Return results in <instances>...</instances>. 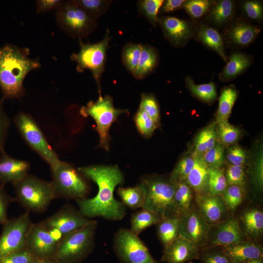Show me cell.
Instances as JSON below:
<instances>
[{
	"label": "cell",
	"mask_w": 263,
	"mask_h": 263,
	"mask_svg": "<svg viewBox=\"0 0 263 263\" xmlns=\"http://www.w3.org/2000/svg\"><path fill=\"white\" fill-rule=\"evenodd\" d=\"M78 170L85 178L94 182L98 188L94 197L76 201L80 212L89 219L101 217L109 220L122 219L126 214L125 206L113 195L115 187L124 180L118 167L94 165Z\"/></svg>",
	"instance_id": "1"
},
{
	"label": "cell",
	"mask_w": 263,
	"mask_h": 263,
	"mask_svg": "<svg viewBox=\"0 0 263 263\" xmlns=\"http://www.w3.org/2000/svg\"><path fill=\"white\" fill-rule=\"evenodd\" d=\"M39 261L26 248L0 257V263H36Z\"/></svg>",
	"instance_id": "48"
},
{
	"label": "cell",
	"mask_w": 263,
	"mask_h": 263,
	"mask_svg": "<svg viewBox=\"0 0 263 263\" xmlns=\"http://www.w3.org/2000/svg\"><path fill=\"white\" fill-rule=\"evenodd\" d=\"M61 0H39L37 1V12H46L52 10H56L61 4Z\"/></svg>",
	"instance_id": "55"
},
{
	"label": "cell",
	"mask_w": 263,
	"mask_h": 263,
	"mask_svg": "<svg viewBox=\"0 0 263 263\" xmlns=\"http://www.w3.org/2000/svg\"><path fill=\"white\" fill-rule=\"evenodd\" d=\"M162 219L156 214L142 208L133 213L131 218L130 231L139 236L147 228L156 225Z\"/></svg>",
	"instance_id": "28"
},
{
	"label": "cell",
	"mask_w": 263,
	"mask_h": 263,
	"mask_svg": "<svg viewBox=\"0 0 263 263\" xmlns=\"http://www.w3.org/2000/svg\"><path fill=\"white\" fill-rule=\"evenodd\" d=\"M73 2L92 17L97 19L108 10L112 0H73Z\"/></svg>",
	"instance_id": "35"
},
{
	"label": "cell",
	"mask_w": 263,
	"mask_h": 263,
	"mask_svg": "<svg viewBox=\"0 0 263 263\" xmlns=\"http://www.w3.org/2000/svg\"><path fill=\"white\" fill-rule=\"evenodd\" d=\"M56 20L59 27L73 38H85L92 33L97 24L92 17L73 0H63L56 10Z\"/></svg>",
	"instance_id": "7"
},
{
	"label": "cell",
	"mask_w": 263,
	"mask_h": 263,
	"mask_svg": "<svg viewBox=\"0 0 263 263\" xmlns=\"http://www.w3.org/2000/svg\"><path fill=\"white\" fill-rule=\"evenodd\" d=\"M250 64V60L245 55L240 53L233 54L222 72L221 77L223 79L235 77L246 68Z\"/></svg>",
	"instance_id": "32"
},
{
	"label": "cell",
	"mask_w": 263,
	"mask_h": 263,
	"mask_svg": "<svg viewBox=\"0 0 263 263\" xmlns=\"http://www.w3.org/2000/svg\"><path fill=\"white\" fill-rule=\"evenodd\" d=\"M260 32V29L257 27L240 23L232 28L229 36L234 42L246 45L252 42Z\"/></svg>",
	"instance_id": "31"
},
{
	"label": "cell",
	"mask_w": 263,
	"mask_h": 263,
	"mask_svg": "<svg viewBox=\"0 0 263 263\" xmlns=\"http://www.w3.org/2000/svg\"><path fill=\"white\" fill-rule=\"evenodd\" d=\"M224 146L217 141L213 148L201 157L208 168L221 169L224 163Z\"/></svg>",
	"instance_id": "43"
},
{
	"label": "cell",
	"mask_w": 263,
	"mask_h": 263,
	"mask_svg": "<svg viewBox=\"0 0 263 263\" xmlns=\"http://www.w3.org/2000/svg\"><path fill=\"white\" fill-rule=\"evenodd\" d=\"M228 186L225 174L221 169H208V194L221 196Z\"/></svg>",
	"instance_id": "37"
},
{
	"label": "cell",
	"mask_w": 263,
	"mask_h": 263,
	"mask_svg": "<svg viewBox=\"0 0 263 263\" xmlns=\"http://www.w3.org/2000/svg\"><path fill=\"white\" fill-rule=\"evenodd\" d=\"M179 236L188 240L200 250L206 247L210 225L198 209L192 207L180 215Z\"/></svg>",
	"instance_id": "14"
},
{
	"label": "cell",
	"mask_w": 263,
	"mask_h": 263,
	"mask_svg": "<svg viewBox=\"0 0 263 263\" xmlns=\"http://www.w3.org/2000/svg\"><path fill=\"white\" fill-rule=\"evenodd\" d=\"M32 223L29 212L26 211L3 224L0 235V257L26 248V236Z\"/></svg>",
	"instance_id": "12"
},
{
	"label": "cell",
	"mask_w": 263,
	"mask_h": 263,
	"mask_svg": "<svg viewBox=\"0 0 263 263\" xmlns=\"http://www.w3.org/2000/svg\"><path fill=\"white\" fill-rule=\"evenodd\" d=\"M198 210L203 218L210 225L219 223L228 216V212L220 195L208 194L195 197Z\"/></svg>",
	"instance_id": "18"
},
{
	"label": "cell",
	"mask_w": 263,
	"mask_h": 263,
	"mask_svg": "<svg viewBox=\"0 0 263 263\" xmlns=\"http://www.w3.org/2000/svg\"><path fill=\"white\" fill-rule=\"evenodd\" d=\"M185 1L184 0H167L164 1L160 10L161 12H169L178 9Z\"/></svg>",
	"instance_id": "56"
},
{
	"label": "cell",
	"mask_w": 263,
	"mask_h": 263,
	"mask_svg": "<svg viewBox=\"0 0 263 263\" xmlns=\"http://www.w3.org/2000/svg\"><path fill=\"white\" fill-rule=\"evenodd\" d=\"M217 142L216 124H211L202 129L196 136L194 141L193 154L202 156Z\"/></svg>",
	"instance_id": "26"
},
{
	"label": "cell",
	"mask_w": 263,
	"mask_h": 263,
	"mask_svg": "<svg viewBox=\"0 0 263 263\" xmlns=\"http://www.w3.org/2000/svg\"><path fill=\"white\" fill-rule=\"evenodd\" d=\"M221 196L229 211H234L243 201L244 197V187L228 185Z\"/></svg>",
	"instance_id": "38"
},
{
	"label": "cell",
	"mask_w": 263,
	"mask_h": 263,
	"mask_svg": "<svg viewBox=\"0 0 263 263\" xmlns=\"http://www.w3.org/2000/svg\"><path fill=\"white\" fill-rule=\"evenodd\" d=\"M110 40L109 29H107L103 38L97 43H86L83 42L81 39H79L80 50L71 56V59L77 64L76 70L78 72L82 73L86 69L91 71L99 94H101V77L105 70L106 52Z\"/></svg>",
	"instance_id": "8"
},
{
	"label": "cell",
	"mask_w": 263,
	"mask_h": 263,
	"mask_svg": "<svg viewBox=\"0 0 263 263\" xmlns=\"http://www.w3.org/2000/svg\"><path fill=\"white\" fill-rule=\"evenodd\" d=\"M202 263H232L221 247L206 248L200 252Z\"/></svg>",
	"instance_id": "45"
},
{
	"label": "cell",
	"mask_w": 263,
	"mask_h": 263,
	"mask_svg": "<svg viewBox=\"0 0 263 263\" xmlns=\"http://www.w3.org/2000/svg\"><path fill=\"white\" fill-rule=\"evenodd\" d=\"M228 185H236L242 187L245 184V173L243 166L230 165L225 174Z\"/></svg>",
	"instance_id": "50"
},
{
	"label": "cell",
	"mask_w": 263,
	"mask_h": 263,
	"mask_svg": "<svg viewBox=\"0 0 263 263\" xmlns=\"http://www.w3.org/2000/svg\"><path fill=\"white\" fill-rule=\"evenodd\" d=\"M244 231L252 239L257 238L263 231V213L256 208L245 210L240 217Z\"/></svg>",
	"instance_id": "23"
},
{
	"label": "cell",
	"mask_w": 263,
	"mask_h": 263,
	"mask_svg": "<svg viewBox=\"0 0 263 263\" xmlns=\"http://www.w3.org/2000/svg\"><path fill=\"white\" fill-rule=\"evenodd\" d=\"M113 248L122 263H157L139 236L130 229L121 228L116 232Z\"/></svg>",
	"instance_id": "11"
},
{
	"label": "cell",
	"mask_w": 263,
	"mask_h": 263,
	"mask_svg": "<svg viewBox=\"0 0 263 263\" xmlns=\"http://www.w3.org/2000/svg\"><path fill=\"white\" fill-rule=\"evenodd\" d=\"M52 181L56 198L75 201L87 198L89 191L85 178L72 165L60 161L51 168Z\"/></svg>",
	"instance_id": "6"
},
{
	"label": "cell",
	"mask_w": 263,
	"mask_h": 263,
	"mask_svg": "<svg viewBox=\"0 0 263 263\" xmlns=\"http://www.w3.org/2000/svg\"><path fill=\"white\" fill-rule=\"evenodd\" d=\"M237 97V91L234 87H226L223 90L219 97L216 123L228 120Z\"/></svg>",
	"instance_id": "29"
},
{
	"label": "cell",
	"mask_w": 263,
	"mask_h": 263,
	"mask_svg": "<svg viewBox=\"0 0 263 263\" xmlns=\"http://www.w3.org/2000/svg\"><path fill=\"white\" fill-rule=\"evenodd\" d=\"M244 236L240 221L228 216L219 223L210 225L207 244L205 248L232 245L244 241Z\"/></svg>",
	"instance_id": "15"
},
{
	"label": "cell",
	"mask_w": 263,
	"mask_h": 263,
	"mask_svg": "<svg viewBox=\"0 0 263 263\" xmlns=\"http://www.w3.org/2000/svg\"><path fill=\"white\" fill-rule=\"evenodd\" d=\"M145 197L142 207L161 219L178 215L174 203L175 185L169 179L150 176L143 178L138 185Z\"/></svg>",
	"instance_id": "3"
},
{
	"label": "cell",
	"mask_w": 263,
	"mask_h": 263,
	"mask_svg": "<svg viewBox=\"0 0 263 263\" xmlns=\"http://www.w3.org/2000/svg\"><path fill=\"white\" fill-rule=\"evenodd\" d=\"M13 186L16 200L29 212L45 211L56 198L51 183L33 175L28 174Z\"/></svg>",
	"instance_id": "4"
},
{
	"label": "cell",
	"mask_w": 263,
	"mask_h": 263,
	"mask_svg": "<svg viewBox=\"0 0 263 263\" xmlns=\"http://www.w3.org/2000/svg\"><path fill=\"white\" fill-rule=\"evenodd\" d=\"M93 221L84 216L79 209L68 204L40 223L48 230L57 231L63 236L86 226Z\"/></svg>",
	"instance_id": "13"
},
{
	"label": "cell",
	"mask_w": 263,
	"mask_h": 263,
	"mask_svg": "<svg viewBox=\"0 0 263 263\" xmlns=\"http://www.w3.org/2000/svg\"><path fill=\"white\" fill-rule=\"evenodd\" d=\"M174 185V203L177 212L180 216L192 207L193 191L185 181L177 182Z\"/></svg>",
	"instance_id": "27"
},
{
	"label": "cell",
	"mask_w": 263,
	"mask_h": 263,
	"mask_svg": "<svg viewBox=\"0 0 263 263\" xmlns=\"http://www.w3.org/2000/svg\"><path fill=\"white\" fill-rule=\"evenodd\" d=\"M97 222L62 237L59 241L55 257L58 263H75L84 258L94 245Z\"/></svg>",
	"instance_id": "5"
},
{
	"label": "cell",
	"mask_w": 263,
	"mask_h": 263,
	"mask_svg": "<svg viewBox=\"0 0 263 263\" xmlns=\"http://www.w3.org/2000/svg\"><path fill=\"white\" fill-rule=\"evenodd\" d=\"M10 120L3 111L0 103V151L4 150L3 146L10 127Z\"/></svg>",
	"instance_id": "54"
},
{
	"label": "cell",
	"mask_w": 263,
	"mask_h": 263,
	"mask_svg": "<svg viewBox=\"0 0 263 263\" xmlns=\"http://www.w3.org/2000/svg\"><path fill=\"white\" fill-rule=\"evenodd\" d=\"M163 0H141L137 3L139 12L153 25L158 22L157 15L164 2Z\"/></svg>",
	"instance_id": "40"
},
{
	"label": "cell",
	"mask_w": 263,
	"mask_h": 263,
	"mask_svg": "<svg viewBox=\"0 0 263 263\" xmlns=\"http://www.w3.org/2000/svg\"><path fill=\"white\" fill-rule=\"evenodd\" d=\"M127 112L115 108L112 98L109 95L102 96L101 94L96 101H91L80 109L83 115L90 116L95 121L100 138L99 146L107 150L109 148V132L111 125L120 114Z\"/></svg>",
	"instance_id": "9"
},
{
	"label": "cell",
	"mask_w": 263,
	"mask_h": 263,
	"mask_svg": "<svg viewBox=\"0 0 263 263\" xmlns=\"http://www.w3.org/2000/svg\"><path fill=\"white\" fill-rule=\"evenodd\" d=\"M159 22L166 38L175 45H180L190 35V28L183 20L166 17L161 18Z\"/></svg>",
	"instance_id": "22"
},
{
	"label": "cell",
	"mask_w": 263,
	"mask_h": 263,
	"mask_svg": "<svg viewBox=\"0 0 263 263\" xmlns=\"http://www.w3.org/2000/svg\"><path fill=\"white\" fill-rule=\"evenodd\" d=\"M0 182L2 185L18 182L26 175L30 169V163L25 160L9 156L4 150L0 151Z\"/></svg>",
	"instance_id": "19"
},
{
	"label": "cell",
	"mask_w": 263,
	"mask_h": 263,
	"mask_svg": "<svg viewBox=\"0 0 263 263\" xmlns=\"http://www.w3.org/2000/svg\"><path fill=\"white\" fill-rule=\"evenodd\" d=\"M200 250L191 241L179 236L164 247L161 261L167 263H186L198 259Z\"/></svg>",
	"instance_id": "17"
},
{
	"label": "cell",
	"mask_w": 263,
	"mask_h": 263,
	"mask_svg": "<svg viewBox=\"0 0 263 263\" xmlns=\"http://www.w3.org/2000/svg\"><path fill=\"white\" fill-rule=\"evenodd\" d=\"M233 10V1L229 0H221L212 9L211 18L216 24H222L231 17Z\"/></svg>",
	"instance_id": "44"
},
{
	"label": "cell",
	"mask_w": 263,
	"mask_h": 263,
	"mask_svg": "<svg viewBox=\"0 0 263 263\" xmlns=\"http://www.w3.org/2000/svg\"><path fill=\"white\" fill-rule=\"evenodd\" d=\"M14 121L25 142L49 164L50 168L60 161V160L49 145L42 131L30 115L25 113H20L16 115Z\"/></svg>",
	"instance_id": "10"
},
{
	"label": "cell",
	"mask_w": 263,
	"mask_h": 263,
	"mask_svg": "<svg viewBox=\"0 0 263 263\" xmlns=\"http://www.w3.org/2000/svg\"><path fill=\"white\" fill-rule=\"evenodd\" d=\"M216 126L217 141L223 146L235 144L240 138L241 131L230 124L228 120L217 123Z\"/></svg>",
	"instance_id": "33"
},
{
	"label": "cell",
	"mask_w": 263,
	"mask_h": 263,
	"mask_svg": "<svg viewBox=\"0 0 263 263\" xmlns=\"http://www.w3.org/2000/svg\"><path fill=\"white\" fill-rule=\"evenodd\" d=\"M139 109L148 114L158 125L160 114L158 103L151 94H142Z\"/></svg>",
	"instance_id": "46"
},
{
	"label": "cell",
	"mask_w": 263,
	"mask_h": 263,
	"mask_svg": "<svg viewBox=\"0 0 263 263\" xmlns=\"http://www.w3.org/2000/svg\"><path fill=\"white\" fill-rule=\"evenodd\" d=\"M58 242L40 223H32L27 232L25 247L39 260H49L55 255Z\"/></svg>",
	"instance_id": "16"
},
{
	"label": "cell",
	"mask_w": 263,
	"mask_h": 263,
	"mask_svg": "<svg viewBox=\"0 0 263 263\" xmlns=\"http://www.w3.org/2000/svg\"><path fill=\"white\" fill-rule=\"evenodd\" d=\"M244 10L247 15L251 19H260L263 16V6L256 1H248L244 2Z\"/></svg>",
	"instance_id": "53"
},
{
	"label": "cell",
	"mask_w": 263,
	"mask_h": 263,
	"mask_svg": "<svg viewBox=\"0 0 263 263\" xmlns=\"http://www.w3.org/2000/svg\"><path fill=\"white\" fill-rule=\"evenodd\" d=\"M29 50L12 45L0 48V87L5 97L23 95L24 79L32 70L40 67L38 60L29 57Z\"/></svg>",
	"instance_id": "2"
},
{
	"label": "cell",
	"mask_w": 263,
	"mask_h": 263,
	"mask_svg": "<svg viewBox=\"0 0 263 263\" xmlns=\"http://www.w3.org/2000/svg\"><path fill=\"white\" fill-rule=\"evenodd\" d=\"M226 159L230 165L244 167L247 162L248 154L242 147L232 145L227 150Z\"/></svg>",
	"instance_id": "51"
},
{
	"label": "cell",
	"mask_w": 263,
	"mask_h": 263,
	"mask_svg": "<svg viewBox=\"0 0 263 263\" xmlns=\"http://www.w3.org/2000/svg\"><path fill=\"white\" fill-rule=\"evenodd\" d=\"M245 263H263V258H260L256 260H252Z\"/></svg>",
	"instance_id": "57"
},
{
	"label": "cell",
	"mask_w": 263,
	"mask_h": 263,
	"mask_svg": "<svg viewBox=\"0 0 263 263\" xmlns=\"http://www.w3.org/2000/svg\"><path fill=\"white\" fill-rule=\"evenodd\" d=\"M199 37L205 44L217 52L225 60H226L222 37L216 30L202 26L199 32Z\"/></svg>",
	"instance_id": "34"
},
{
	"label": "cell",
	"mask_w": 263,
	"mask_h": 263,
	"mask_svg": "<svg viewBox=\"0 0 263 263\" xmlns=\"http://www.w3.org/2000/svg\"><path fill=\"white\" fill-rule=\"evenodd\" d=\"M142 44L129 43L126 44L122 52V61L129 72L133 74L140 58Z\"/></svg>",
	"instance_id": "36"
},
{
	"label": "cell",
	"mask_w": 263,
	"mask_h": 263,
	"mask_svg": "<svg viewBox=\"0 0 263 263\" xmlns=\"http://www.w3.org/2000/svg\"><path fill=\"white\" fill-rule=\"evenodd\" d=\"M180 216L174 215L162 218L156 225L157 234L165 247L179 236Z\"/></svg>",
	"instance_id": "24"
},
{
	"label": "cell",
	"mask_w": 263,
	"mask_h": 263,
	"mask_svg": "<svg viewBox=\"0 0 263 263\" xmlns=\"http://www.w3.org/2000/svg\"><path fill=\"white\" fill-rule=\"evenodd\" d=\"M2 185L0 186V224L3 225L8 220L7 211L10 203L13 201Z\"/></svg>",
	"instance_id": "52"
},
{
	"label": "cell",
	"mask_w": 263,
	"mask_h": 263,
	"mask_svg": "<svg viewBox=\"0 0 263 263\" xmlns=\"http://www.w3.org/2000/svg\"><path fill=\"white\" fill-rule=\"evenodd\" d=\"M135 122L139 132L146 136L152 134L158 125L147 113L140 109L135 114Z\"/></svg>",
	"instance_id": "47"
},
{
	"label": "cell",
	"mask_w": 263,
	"mask_h": 263,
	"mask_svg": "<svg viewBox=\"0 0 263 263\" xmlns=\"http://www.w3.org/2000/svg\"><path fill=\"white\" fill-rule=\"evenodd\" d=\"M251 180L254 188L259 191L263 187V152L262 146L255 151L251 168Z\"/></svg>",
	"instance_id": "39"
},
{
	"label": "cell",
	"mask_w": 263,
	"mask_h": 263,
	"mask_svg": "<svg viewBox=\"0 0 263 263\" xmlns=\"http://www.w3.org/2000/svg\"><path fill=\"white\" fill-rule=\"evenodd\" d=\"M221 248L232 263H245L263 258L262 246L253 242L244 241Z\"/></svg>",
	"instance_id": "20"
},
{
	"label": "cell",
	"mask_w": 263,
	"mask_h": 263,
	"mask_svg": "<svg viewBox=\"0 0 263 263\" xmlns=\"http://www.w3.org/2000/svg\"><path fill=\"white\" fill-rule=\"evenodd\" d=\"M194 164L185 181L195 194V197L208 193L209 168L202 157L193 154Z\"/></svg>",
	"instance_id": "21"
},
{
	"label": "cell",
	"mask_w": 263,
	"mask_h": 263,
	"mask_svg": "<svg viewBox=\"0 0 263 263\" xmlns=\"http://www.w3.org/2000/svg\"><path fill=\"white\" fill-rule=\"evenodd\" d=\"M212 2L207 0H191L184 2L183 6L193 18L202 17L209 9Z\"/></svg>",
	"instance_id": "49"
},
{
	"label": "cell",
	"mask_w": 263,
	"mask_h": 263,
	"mask_svg": "<svg viewBox=\"0 0 263 263\" xmlns=\"http://www.w3.org/2000/svg\"><path fill=\"white\" fill-rule=\"evenodd\" d=\"M189 263H192V262H189Z\"/></svg>",
	"instance_id": "59"
},
{
	"label": "cell",
	"mask_w": 263,
	"mask_h": 263,
	"mask_svg": "<svg viewBox=\"0 0 263 263\" xmlns=\"http://www.w3.org/2000/svg\"><path fill=\"white\" fill-rule=\"evenodd\" d=\"M117 193L122 203L131 209L142 208L144 204V193L138 186L135 187L119 188Z\"/></svg>",
	"instance_id": "30"
},
{
	"label": "cell",
	"mask_w": 263,
	"mask_h": 263,
	"mask_svg": "<svg viewBox=\"0 0 263 263\" xmlns=\"http://www.w3.org/2000/svg\"><path fill=\"white\" fill-rule=\"evenodd\" d=\"M187 84L191 92L196 96L206 101H211L216 97V91L213 82L196 85L192 79L187 76L186 79Z\"/></svg>",
	"instance_id": "41"
},
{
	"label": "cell",
	"mask_w": 263,
	"mask_h": 263,
	"mask_svg": "<svg viewBox=\"0 0 263 263\" xmlns=\"http://www.w3.org/2000/svg\"><path fill=\"white\" fill-rule=\"evenodd\" d=\"M36 263H58L52 262L50 260H40Z\"/></svg>",
	"instance_id": "58"
},
{
	"label": "cell",
	"mask_w": 263,
	"mask_h": 263,
	"mask_svg": "<svg viewBox=\"0 0 263 263\" xmlns=\"http://www.w3.org/2000/svg\"><path fill=\"white\" fill-rule=\"evenodd\" d=\"M194 164V158L192 156H185L177 163L172 171L169 180L173 183L185 181Z\"/></svg>",
	"instance_id": "42"
},
{
	"label": "cell",
	"mask_w": 263,
	"mask_h": 263,
	"mask_svg": "<svg viewBox=\"0 0 263 263\" xmlns=\"http://www.w3.org/2000/svg\"><path fill=\"white\" fill-rule=\"evenodd\" d=\"M158 59V54L155 48L148 44H142L139 62L132 75L137 79L144 78L155 68Z\"/></svg>",
	"instance_id": "25"
}]
</instances>
